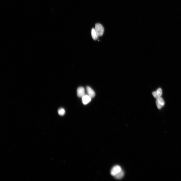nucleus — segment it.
<instances>
[{
    "label": "nucleus",
    "instance_id": "1",
    "mask_svg": "<svg viewBox=\"0 0 181 181\" xmlns=\"http://www.w3.org/2000/svg\"><path fill=\"white\" fill-rule=\"evenodd\" d=\"M98 37L102 36L104 33V29L103 25L99 23L95 24V28Z\"/></svg>",
    "mask_w": 181,
    "mask_h": 181
},
{
    "label": "nucleus",
    "instance_id": "2",
    "mask_svg": "<svg viewBox=\"0 0 181 181\" xmlns=\"http://www.w3.org/2000/svg\"><path fill=\"white\" fill-rule=\"evenodd\" d=\"M121 167L119 166H114L110 172L111 175L114 176L122 170Z\"/></svg>",
    "mask_w": 181,
    "mask_h": 181
},
{
    "label": "nucleus",
    "instance_id": "3",
    "mask_svg": "<svg viewBox=\"0 0 181 181\" xmlns=\"http://www.w3.org/2000/svg\"><path fill=\"white\" fill-rule=\"evenodd\" d=\"M156 102L157 106L159 109H160L165 104L163 99L160 97L157 99Z\"/></svg>",
    "mask_w": 181,
    "mask_h": 181
},
{
    "label": "nucleus",
    "instance_id": "4",
    "mask_svg": "<svg viewBox=\"0 0 181 181\" xmlns=\"http://www.w3.org/2000/svg\"><path fill=\"white\" fill-rule=\"evenodd\" d=\"M85 90L84 88L82 87H78L77 89V95L80 98L83 97L85 95Z\"/></svg>",
    "mask_w": 181,
    "mask_h": 181
},
{
    "label": "nucleus",
    "instance_id": "5",
    "mask_svg": "<svg viewBox=\"0 0 181 181\" xmlns=\"http://www.w3.org/2000/svg\"><path fill=\"white\" fill-rule=\"evenodd\" d=\"M86 91L88 95L91 98L94 97L95 95V93L94 91L90 87L87 86L86 87Z\"/></svg>",
    "mask_w": 181,
    "mask_h": 181
},
{
    "label": "nucleus",
    "instance_id": "6",
    "mask_svg": "<svg viewBox=\"0 0 181 181\" xmlns=\"http://www.w3.org/2000/svg\"><path fill=\"white\" fill-rule=\"evenodd\" d=\"M91 98L88 95H85L82 98V102L84 105L88 103L91 101Z\"/></svg>",
    "mask_w": 181,
    "mask_h": 181
},
{
    "label": "nucleus",
    "instance_id": "7",
    "mask_svg": "<svg viewBox=\"0 0 181 181\" xmlns=\"http://www.w3.org/2000/svg\"><path fill=\"white\" fill-rule=\"evenodd\" d=\"M162 90L160 88L158 89L156 91H154L152 93V94L154 97L156 99H157L160 97L162 95Z\"/></svg>",
    "mask_w": 181,
    "mask_h": 181
},
{
    "label": "nucleus",
    "instance_id": "8",
    "mask_svg": "<svg viewBox=\"0 0 181 181\" xmlns=\"http://www.w3.org/2000/svg\"><path fill=\"white\" fill-rule=\"evenodd\" d=\"M124 175V173L122 170L120 172L115 175L114 177L117 179H120L123 178Z\"/></svg>",
    "mask_w": 181,
    "mask_h": 181
},
{
    "label": "nucleus",
    "instance_id": "9",
    "mask_svg": "<svg viewBox=\"0 0 181 181\" xmlns=\"http://www.w3.org/2000/svg\"><path fill=\"white\" fill-rule=\"evenodd\" d=\"M91 35L92 38L94 40H97L98 38V36L95 28H93L91 30Z\"/></svg>",
    "mask_w": 181,
    "mask_h": 181
},
{
    "label": "nucleus",
    "instance_id": "10",
    "mask_svg": "<svg viewBox=\"0 0 181 181\" xmlns=\"http://www.w3.org/2000/svg\"><path fill=\"white\" fill-rule=\"evenodd\" d=\"M58 113L60 116H63L65 114V111L64 108H61L58 110Z\"/></svg>",
    "mask_w": 181,
    "mask_h": 181
}]
</instances>
